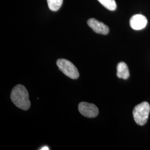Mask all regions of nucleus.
I'll use <instances>...</instances> for the list:
<instances>
[{"mask_svg": "<svg viewBox=\"0 0 150 150\" xmlns=\"http://www.w3.org/2000/svg\"><path fill=\"white\" fill-rule=\"evenodd\" d=\"M11 99L16 106L22 110H27L31 105L29 94L26 87L17 85L11 91Z\"/></svg>", "mask_w": 150, "mask_h": 150, "instance_id": "obj_1", "label": "nucleus"}, {"mask_svg": "<svg viewBox=\"0 0 150 150\" xmlns=\"http://www.w3.org/2000/svg\"><path fill=\"white\" fill-rule=\"evenodd\" d=\"M150 112V104L147 102H142L136 106L133 110L135 122L139 126L145 125L148 120Z\"/></svg>", "mask_w": 150, "mask_h": 150, "instance_id": "obj_2", "label": "nucleus"}, {"mask_svg": "<svg viewBox=\"0 0 150 150\" xmlns=\"http://www.w3.org/2000/svg\"><path fill=\"white\" fill-rule=\"evenodd\" d=\"M57 65L59 70L64 75L72 79H77L79 77V72L76 67L70 61L61 59L57 61Z\"/></svg>", "mask_w": 150, "mask_h": 150, "instance_id": "obj_3", "label": "nucleus"}, {"mask_svg": "<svg viewBox=\"0 0 150 150\" xmlns=\"http://www.w3.org/2000/svg\"><path fill=\"white\" fill-rule=\"evenodd\" d=\"M79 110L84 116L88 118L96 117L98 114V109L96 105L87 102H81L79 105Z\"/></svg>", "mask_w": 150, "mask_h": 150, "instance_id": "obj_4", "label": "nucleus"}, {"mask_svg": "<svg viewBox=\"0 0 150 150\" xmlns=\"http://www.w3.org/2000/svg\"><path fill=\"white\" fill-rule=\"evenodd\" d=\"M87 24L97 33L106 35L109 32V27L102 22L99 21L95 18H90L87 21Z\"/></svg>", "mask_w": 150, "mask_h": 150, "instance_id": "obj_5", "label": "nucleus"}, {"mask_svg": "<svg viewBox=\"0 0 150 150\" xmlns=\"http://www.w3.org/2000/svg\"><path fill=\"white\" fill-rule=\"evenodd\" d=\"M147 20L145 16L137 14L131 17L129 25L134 30H141L144 29L146 26Z\"/></svg>", "mask_w": 150, "mask_h": 150, "instance_id": "obj_6", "label": "nucleus"}, {"mask_svg": "<svg viewBox=\"0 0 150 150\" xmlns=\"http://www.w3.org/2000/svg\"><path fill=\"white\" fill-rule=\"evenodd\" d=\"M117 76L120 79L127 80L129 76V68L127 65L123 62L118 63L117 66Z\"/></svg>", "mask_w": 150, "mask_h": 150, "instance_id": "obj_7", "label": "nucleus"}, {"mask_svg": "<svg viewBox=\"0 0 150 150\" xmlns=\"http://www.w3.org/2000/svg\"><path fill=\"white\" fill-rule=\"evenodd\" d=\"M98 1L110 11H115L116 9L117 5L115 0H98Z\"/></svg>", "mask_w": 150, "mask_h": 150, "instance_id": "obj_8", "label": "nucleus"}, {"mask_svg": "<svg viewBox=\"0 0 150 150\" xmlns=\"http://www.w3.org/2000/svg\"><path fill=\"white\" fill-rule=\"evenodd\" d=\"M47 2L50 10L56 11L59 10L61 7L63 0H47Z\"/></svg>", "mask_w": 150, "mask_h": 150, "instance_id": "obj_9", "label": "nucleus"}, {"mask_svg": "<svg viewBox=\"0 0 150 150\" xmlns=\"http://www.w3.org/2000/svg\"><path fill=\"white\" fill-rule=\"evenodd\" d=\"M41 150H49V149H48V147L47 146H45V147H42V149H40Z\"/></svg>", "mask_w": 150, "mask_h": 150, "instance_id": "obj_10", "label": "nucleus"}]
</instances>
